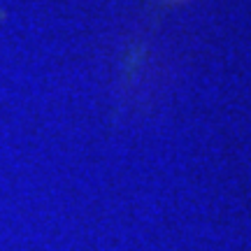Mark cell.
Returning a JSON list of instances; mask_svg holds the SVG:
<instances>
[{
    "mask_svg": "<svg viewBox=\"0 0 251 251\" xmlns=\"http://www.w3.org/2000/svg\"><path fill=\"white\" fill-rule=\"evenodd\" d=\"M168 2H175V0H168Z\"/></svg>",
    "mask_w": 251,
    "mask_h": 251,
    "instance_id": "obj_1",
    "label": "cell"
}]
</instances>
